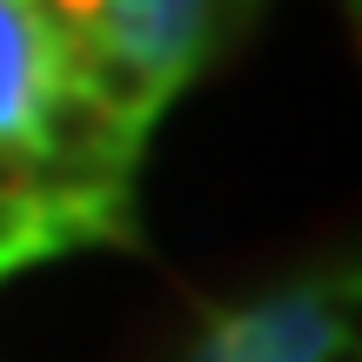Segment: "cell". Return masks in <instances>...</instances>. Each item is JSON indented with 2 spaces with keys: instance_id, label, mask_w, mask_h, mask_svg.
Segmentation results:
<instances>
[{
  "instance_id": "1",
  "label": "cell",
  "mask_w": 362,
  "mask_h": 362,
  "mask_svg": "<svg viewBox=\"0 0 362 362\" xmlns=\"http://www.w3.org/2000/svg\"><path fill=\"white\" fill-rule=\"evenodd\" d=\"M215 336L228 362H322L336 349V315H329V288H282V296L255 302L248 315H215Z\"/></svg>"
},
{
  "instance_id": "2",
  "label": "cell",
  "mask_w": 362,
  "mask_h": 362,
  "mask_svg": "<svg viewBox=\"0 0 362 362\" xmlns=\"http://www.w3.org/2000/svg\"><path fill=\"white\" fill-rule=\"evenodd\" d=\"M94 34L141 61L155 81L181 88L208 47V0H107Z\"/></svg>"
},
{
  "instance_id": "3",
  "label": "cell",
  "mask_w": 362,
  "mask_h": 362,
  "mask_svg": "<svg viewBox=\"0 0 362 362\" xmlns=\"http://www.w3.org/2000/svg\"><path fill=\"white\" fill-rule=\"evenodd\" d=\"M27 148H34L40 161H67V168H115V175H128V161H134V148H141V134L121 128V121L107 115L88 88H81V81L61 74L47 94H40V107H34Z\"/></svg>"
},
{
  "instance_id": "4",
  "label": "cell",
  "mask_w": 362,
  "mask_h": 362,
  "mask_svg": "<svg viewBox=\"0 0 362 362\" xmlns=\"http://www.w3.org/2000/svg\"><path fill=\"white\" fill-rule=\"evenodd\" d=\"M61 81V47L34 0H0V141H27L40 94Z\"/></svg>"
},
{
  "instance_id": "5",
  "label": "cell",
  "mask_w": 362,
  "mask_h": 362,
  "mask_svg": "<svg viewBox=\"0 0 362 362\" xmlns=\"http://www.w3.org/2000/svg\"><path fill=\"white\" fill-rule=\"evenodd\" d=\"M61 255V235L40 194H0V275L27 269V262Z\"/></svg>"
},
{
  "instance_id": "6",
  "label": "cell",
  "mask_w": 362,
  "mask_h": 362,
  "mask_svg": "<svg viewBox=\"0 0 362 362\" xmlns=\"http://www.w3.org/2000/svg\"><path fill=\"white\" fill-rule=\"evenodd\" d=\"M34 7H40V13H54V21H61V34H94L107 0H34Z\"/></svg>"
},
{
  "instance_id": "7",
  "label": "cell",
  "mask_w": 362,
  "mask_h": 362,
  "mask_svg": "<svg viewBox=\"0 0 362 362\" xmlns=\"http://www.w3.org/2000/svg\"><path fill=\"white\" fill-rule=\"evenodd\" d=\"M194 362H228V356H221V336H215V322H208V336H202V349H194Z\"/></svg>"
}]
</instances>
